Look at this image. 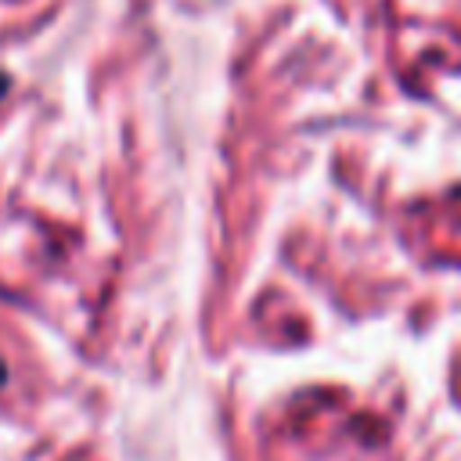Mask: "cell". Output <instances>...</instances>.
<instances>
[{
	"mask_svg": "<svg viewBox=\"0 0 461 461\" xmlns=\"http://www.w3.org/2000/svg\"><path fill=\"white\" fill-rule=\"evenodd\" d=\"M4 86H7V79H4V76H0V94H4Z\"/></svg>",
	"mask_w": 461,
	"mask_h": 461,
	"instance_id": "obj_1",
	"label": "cell"
}]
</instances>
